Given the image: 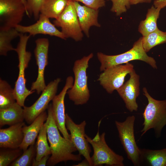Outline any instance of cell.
<instances>
[{"label": "cell", "mask_w": 166, "mask_h": 166, "mask_svg": "<svg viewBox=\"0 0 166 166\" xmlns=\"http://www.w3.org/2000/svg\"><path fill=\"white\" fill-rule=\"evenodd\" d=\"M47 109L48 116L45 124L51 154L46 164L54 166L62 161H80L81 155L73 153L77 150L71 140L61 135L54 119L52 104H49Z\"/></svg>", "instance_id": "1"}, {"label": "cell", "mask_w": 166, "mask_h": 166, "mask_svg": "<svg viewBox=\"0 0 166 166\" xmlns=\"http://www.w3.org/2000/svg\"><path fill=\"white\" fill-rule=\"evenodd\" d=\"M143 94L148 103L143 113L144 121L141 130L142 136L148 130L153 129L156 137H159L163 127L166 125V99L158 100L152 97L146 88L143 89Z\"/></svg>", "instance_id": "2"}, {"label": "cell", "mask_w": 166, "mask_h": 166, "mask_svg": "<svg viewBox=\"0 0 166 166\" xmlns=\"http://www.w3.org/2000/svg\"><path fill=\"white\" fill-rule=\"evenodd\" d=\"M98 60L101 63V71L113 66L126 63L129 61L139 60L148 64L154 69H157L154 59L148 56L145 51L142 43V37L133 44L129 50L121 54L113 55H107L101 52L97 53Z\"/></svg>", "instance_id": "3"}, {"label": "cell", "mask_w": 166, "mask_h": 166, "mask_svg": "<svg viewBox=\"0 0 166 166\" xmlns=\"http://www.w3.org/2000/svg\"><path fill=\"white\" fill-rule=\"evenodd\" d=\"M93 56V53H91L76 61L74 63L73 70L74 80L72 87L67 91V93L69 99L76 105L85 104L89 99L90 94L86 70L89 67V61Z\"/></svg>", "instance_id": "4"}, {"label": "cell", "mask_w": 166, "mask_h": 166, "mask_svg": "<svg viewBox=\"0 0 166 166\" xmlns=\"http://www.w3.org/2000/svg\"><path fill=\"white\" fill-rule=\"evenodd\" d=\"M30 36L21 33L19 41L15 51L17 53L18 59V75L14 89L16 102L22 107L26 97L35 91L28 89L26 86V80L25 77V69L31 59V53L26 50L27 43Z\"/></svg>", "instance_id": "5"}, {"label": "cell", "mask_w": 166, "mask_h": 166, "mask_svg": "<svg viewBox=\"0 0 166 166\" xmlns=\"http://www.w3.org/2000/svg\"><path fill=\"white\" fill-rule=\"evenodd\" d=\"M105 133L100 135L99 131L93 139L85 135L86 138L93 147V153L91 157L93 166L103 164L111 166H124V158L116 153L108 146L105 140Z\"/></svg>", "instance_id": "6"}, {"label": "cell", "mask_w": 166, "mask_h": 166, "mask_svg": "<svg viewBox=\"0 0 166 166\" xmlns=\"http://www.w3.org/2000/svg\"><path fill=\"white\" fill-rule=\"evenodd\" d=\"M136 119L134 115L128 117L124 121H115L119 137L125 152L128 159L135 166L141 164L140 148L135 141L134 133V124Z\"/></svg>", "instance_id": "7"}, {"label": "cell", "mask_w": 166, "mask_h": 166, "mask_svg": "<svg viewBox=\"0 0 166 166\" xmlns=\"http://www.w3.org/2000/svg\"><path fill=\"white\" fill-rule=\"evenodd\" d=\"M53 23L55 26L61 28V32L66 38H71L77 41L82 39V30L73 1L69 0L63 12Z\"/></svg>", "instance_id": "8"}, {"label": "cell", "mask_w": 166, "mask_h": 166, "mask_svg": "<svg viewBox=\"0 0 166 166\" xmlns=\"http://www.w3.org/2000/svg\"><path fill=\"white\" fill-rule=\"evenodd\" d=\"M26 11L22 0H0V30L15 28Z\"/></svg>", "instance_id": "9"}, {"label": "cell", "mask_w": 166, "mask_h": 166, "mask_svg": "<svg viewBox=\"0 0 166 166\" xmlns=\"http://www.w3.org/2000/svg\"><path fill=\"white\" fill-rule=\"evenodd\" d=\"M133 67L129 62L110 67L100 74L97 81L108 93L111 94L123 85L125 77L132 72Z\"/></svg>", "instance_id": "10"}, {"label": "cell", "mask_w": 166, "mask_h": 166, "mask_svg": "<svg viewBox=\"0 0 166 166\" xmlns=\"http://www.w3.org/2000/svg\"><path fill=\"white\" fill-rule=\"evenodd\" d=\"M61 81L58 78L51 81L42 92L38 100L31 106L23 107L24 119L31 124L42 113L47 109L49 102L56 95L58 84Z\"/></svg>", "instance_id": "11"}, {"label": "cell", "mask_w": 166, "mask_h": 166, "mask_svg": "<svg viewBox=\"0 0 166 166\" xmlns=\"http://www.w3.org/2000/svg\"><path fill=\"white\" fill-rule=\"evenodd\" d=\"M34 54L38 66V75L36 81L31 85V91H36L39 94L44 89L45 85L44 74L45 69L48 64V53L49 42L46 38H40L35 41Z\"/></svg>", "instance_id": "12"}, {"label": "cell", "mask_w": 166, "mask_h": 166, "mask_svg": "<svg viewBox=\"0 0 166 166\" xmlns=\"http://www.w3.org/2000/svg\"><path fill=\"white\" fill-rule=\"evenodd\" d=\"M86 123L84 121L79 124L75 123L67 113H66L65 125L70 132L71 140L79 154L83 156L89 162L90 166L93 164L90 154L91 150L85 137V132Z\"/></svg>", "instance_id": "13"}, {"label": "cell", "mask_w": 166, "mask_h": 166, "mask_svg": "<svg viewBox=\"0 0 166 166\" xmlns=\"http://www.w3.org/2000/svg\"><path fill=\"white\" fill-rule=\"evenodd\" d=\"M73 82L72 76L68 77L62 90L58 95L55 96L52 104L54 119L59 130L64 137L70 140H71L70 135L68 133L65 125L64 99L67 91L72 87Z\"/></svg>", "instance_id": "14"}, {"label": "cell", "mask_w": 166, "mask_h": 166, "mask_svg": "<svg viewBox=\"0 0 166 166\" xmlns=\"http://www.w3.org/2000/svg\"><path fill=\"white\" fill-rule=\"evenodd\" d=\"M129 74V80L117 91L124 101L127 109L132 112L138 110L136 99L140 94V76L134 69Z\"/></svg>", "instance_id": "15"}, {"label": "cell", "mask_w": 166, "mask_h": 166, "mask_svg": "<svg viewBox=\"0 0 166 166\" xmlns=\"http://www.w3.org/2000/svg\"><path fill=\"white\" fill-rule=\"evenodd\" d=\"M15 28L20 33H28L30 36L43 34L57 37L64 39H66L62 32L57 29L54 25L50 22L49 18L41 14L35 23L28 26L19 24Z\"/></svg>", "instance_id": "16"}, {"label": "cell", "mask_w": 166, "mask_h": 166, "mask_svg": "<svg viewBox=\"0 0 166 166\" xmlns=\"http://www.w3.org/2000/svg\"><path fill=\"white\" fill-rule=\"evenodd\" d=\"M24 122L0 129V147L2 148H19L23 140Z\"/></svg>", "instance_id": "17"}, {"label": "cell", "mask_w": 166, "mask_h": 166, "mask_svg": "<svg viewBox=\"0 0 166 166\" xmlns=\"http://www.w3.org/2000/svg\"><path fill=\"white\" fill-rule=\"evenodd\" d=\"M81 28L86 36L89 37V30L93 26L100 27L98 22V10L85 6H81L78 2L73 1Z\"/></svg>", "instance_id": "18"}, {"label": "cell", "mask_w": 166, "mask_h": 166, "mask_svg": "<svg viewBox=\"0 0 166 166\" xmlns=\"http://www.w3.org/2000/svg\"><path fill=\"white\" fill-rule=\"evenodd\" d=\"M48 116L45 111L42 113L31 123L30 125L23 126L22 131L24 137L19 148L24 151L30 145L34 144L35 140L38 137L40 131Z\"/></svg>", "instance_id": "19"}, {"label": "cell", "mask_w": 166, "mask_h": 166, "mask_svg": "<svg viewBox=\"0 0 166 166\" xmlns=\"http://www.w3.org/2000/svg\"><path fill=\"white\" fill-rule=\"evenodd\" d=\"M23 108L16 102L10 107L0 109V127L10 126L23 122Z\"/></svg>", "instance_id": "20"}, {"label": "cell", "mask_w": 166, "mask_h": 166, "mask_svg": "<svg viewBox=\"0 0 166 166\" xmlns=\"http://www.w3.org/2000/svg\"><path fill=\"white\" fill-rule=\"evenodd\" d=\"M141 163L150 166H166V148L160 150L140 148Z\"/></svg>", "instance_id": "21"}, {"label": "cell", "mask_w": 166, "mask_h": 166, "mask_svg": "<svg viewBox=\"0 0 166 166\" xmlns=\"http://www.w3.org/2000/svg\"><path fill=\"white\" fill-rule=\"evenodd\" d=\"M161 10L153 5L148 9L146 18L140 22L138 26V31L142 36H146L158 29L157 22Z\"/></svg>", "instance_id": "22"}, {"label": "cell", "mask_w": 166, "mask_h": 166, "mask_svg": "<svg viewBox=\"0 0 166 166\" xmlns=\"http://www.w3.org/2000/svg\"><path fill=\"white\" fill-rule=\"evenodd\" d=\"M69 0H44L40 14L49 18H57L63 12Z\"/></svg>", "instance_id": "23"}, {"label": "cell", "mask_w": 166, "mask_h": 166, "mask_svg": "<svg viewBox=\"0 0 166 166\" xmlns=\"http://www.w3.org/2000/svg\"><path fill=\"white\" fill-rule=\"evenodd\" d=\"M21 33L15 28L0 30V55L6 56L8 51L14 50L11 42L14 39L19 37Z\"/></svg>", "instance_id": "24"}, {"label": "cell", "mask_w": 166, "mask_h": 166, "mask_svg": "<svg viewBox=\"0 0 166 166\" xmlns=\"http://www.w3.org/2000/svg\"><path fill=\"white\" fill-rule=\"evenodd\" d=\"M166 43V32L162 31L159 29L142 37V46L146 53L154 47Z\"/></svg>", "instance_id": "25"}, {"label": "cell", "mask_w": 166, "mask_h": 166, "mask_svg": "<svg viewBox=\"0 0 166 166\" xmlns=\"http://www.w3.org/2000/svg\"><path fill=\"white\" fill-rule=\"evenodd\" d=\"M47 136L45 123L40 131L35 145L36 155L35 159L37 160H39L44 156L51 155L50 148L47 142Z\"/></svg>", "instance_id": "26"}, {"label": "cell", "mask_w": 166, "mask_h": 166, "mask_svg": "<svg viewBox=\"0 0 166 166\" xmlns=\"http://www.w3.org/2000/svg\"><path fill=\"white\" fill-rule=\"evenodd\" d=\"M14 89L5 80L0 79V109L8 107L16 102Z\"/></svg>", "instance_id": "27"}, {"label": "cell", "mask_w": 166, "mask_h": 166, "mask_svg": "<svg viewBox=\"0 0 166 166\" xmlns=\"http://www.w3.org/2000/svg\"><path fill=\"white\" fill-rule=\"evenodd\" d=\"M23 153L10 164L11 166H29L32 165L36 155L35 145H30L23 151Z\"/></svg>", "instance_id": "28"}, {"label": "cell", "mask_w": 166, "mask_h": 166, "mask_svg": "<svg viewBox=\"0 0 166 166\" xmlns=\"http://www.w3.org/2000/svg\"><path fill=\"white\" fill-rule=\"evenodd\" d=\"M1 148L0 166H7L10 165L22 153L23 150L19 148Z\"/></svg>", "instance_id": "29"}, {"label": "cell", "mask_w": 166, "mask_h": 166, "mask_svg": "<svg viewBox=\"0 0 166 166\" xmlns=\"http://www.w3.org/2000/svg\"><path fill=\"white\" fill-rule=\"evenodd\" d=\"M44 0H26V14L29 17L33 15L35 20H38Z\"/></svg>", "instance_id": "30"}, {"label": "cell", "mask_w": 166, "mask_h": 166, "mask_svg": "<svg viewBox=\"0 0 166 166\" xmlns=\"http://www.w3.org/2000/svg\"><path fill=\"white\" fill-rule=\"evenodd\" d=\"M112 3L111 11L115 13L118 16L126 12L129 9L131 5L130 0H108Z\"/></svg>", "instance_id": "31"}, {"label": "cell", "mask_w": 166, "mask_h": 166, "mask_svg": "<svg viewBox=\"0 0 166 166\" xmlns=\"http://www.w3.org/2000/svg\"><path fill=\"white\" fill-rule=\"evenodd\" d=\"M73 1L80 2L86 6L96 10L104 6L105 4V0H74Z\"/></svg>", "instance_id": "32"}, {"label": "cell", "mask_w": 166, "mask_h": 166, "mask_svg": "<svg viewBox=\"0 0 166 166\" xmlns=\"http://www.w3.org/2000/svg\"><path fill=\"white\" fill-rule=\"evenodd\" d=\"M49 155L43 156L40 160H37L35 158L34 160L32 166H46L47 161L49 158Z\"/></svg>", "instance_id": "33"}, {"label": "cell", "mask_w": 166, "mask_h": 166, "mask_svg": "<svg viewBox=\"0 0 166 166\" xmlns=\"http://www.w3.org/2000/svg\"><path fill=\"white\" fill-rule=\"evenodd\" d=\"M153 6L156 8L161 9L166 7V0H155Z\"/></svg>", "instance_id": "34"}, {"label": "cell", "mask_w": 166, "mask_h": 166, "mask_svg": "<svg viewBox=\"0 0 166 166\" xmlns=\"http://www.w3.org/2000/svg\"><path fill=\"white\" fill-rule=\"evenodd\" d=\"M152 0H130L131 5H136L141 3H150Z\"/></svg>", "instance_id": "35"}, {"label": "cell", "mask_w": 166, "mask_h": 166, "mask_svg": "<svg viewBox=\"0 0 166 166\" xmlns=\"http://www.w3.org/2000/svg\"><path fill=\"white\" fill-rule=\"evenodd\" d=\"M73 166H90V164L89 162L87 160L85 159L82 161L81 162L79 163L77 165H73Z\"/></svg>", "instance_id": "36"}, {"label": "cell", "mask_w": 166, "mask_h": 166, "mask_svg": "<svg viewBox=\"0 0 166 166\" xmlns=\"http://www.w3.org/2000/svg\"><path fill=\"white\" fill-rule=\"evenodd\" d=\"M23 2L25 5V7H26V0H22Z\"/></svg>", "instance_id": "37"}, {"label": "cell", "mask_w": 166, "mask_h": 166, "mask_svg": "<svg viewBox=\"0 0 166 166\" xmlns=\"http://www.w3.org/2000/svg\"><path fill=\"white\" fill-rule=\"evenodd\" d=\"M72 0L73 1L74 0Z\"/></svg>", "instance_id": "38"}]
</instances>
